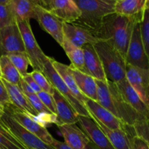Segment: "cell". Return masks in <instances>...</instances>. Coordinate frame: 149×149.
Returning <instances> with one entry per match:
<instances>
[{
  "label": "cell",
  "mask_w": 149,
  "mask_h": 149,
  "mask_svg": "<svg viewBox=\"0 0 149 149\" xmlns=\"http://www.w3.org/2000/svg\"><path fill=\"white\" fill-rule=\"evenodd\" d=\"M140 21L138 17L112 13L104 17L95 36L111 44L125 58L134 26Z\"/></svg>",
  "instance_id": "6da1fadb"
},
{
  "label": "cell",
  "mask_w": 149,
  "mask_h": 149,
  "mask_svg": "<svg viewBox=\"0 0 149 149\" xmlns=\"http://www.w3.org/2000/svg\"><path fill=\"white\" fill-rule=\"evenodd\" d=\"M97 102L122 122L133 127L146 119L134 110L124 99L116 83L96 80Z\"/></svg>",
  "instance_id": "7a4b0ae2"
},
{
  "label": "cell",
  "mask_w": 149,
  "mask_h": 149,
  "mask_svg": "<svg viewBox=\"0 0 149 149\" xmlns=\"http://www.w3.org/2000/svg\"><path fill=\"white\" fill-rule=\"evenodd\" d=\"M81 12L79 18L73 24L87 29L95 35L102 21L115 13L116 1L111 0H74Z\"/></svg>",
  "instance_id": "3957f363"
},
{
  "label": "cell",
  "mask_w": 149,
  "mask_h": 149,
  "mask_svg": "<svg viewBox=\"0 0 149 149\" xmlns=\"http://www.w3.org/2000/svg\"><path fill=\"white\" fill-rule=\"evenodd\" d=\"M94 47L101 61L108 81L118 83L126 79V61L118 49L105 41L97 42Z\"/></svg>",
  "instance_id": "277c9868"
},
{
  "label": "cell",
  "mask_w": 149,
  "mask_h": 149,
  "mask_svg": "<svg viewBox=\"0 0 149 149\" xmlns=\"http://www.w3.org/2000/svg\"><path fill=\"white\" fill-rule=\"evenodd\" d=\"M29 21L30 20L17 21L16 23L20 29L24 44L25 52L27 54L30 60L31 65L33 70L42 72L44 65L47 60L48 56L44 53L38 45L34 35L32 32Z\"/></svg>",
  "instance_id": "5b68a950"
},
{
  "label": "cell",
  "mask_w": 149,
  "mask_h": 149,
  "mask_svg": "<svg viewBox=\"0 0 149 149\" xmlns=\"http://www.w3.org/2000/svg\"><path fill=\"white\" fill-rule=\"evenodd\" d=\"M52 58L50 57H47V60L45 62V65H44L43 71L42 73L48 79L49 82L51 83L55 90H56L58 93H61L67 100L70 103V104L72 106L74 110L77 111L80 116H90V113L86 109L84 106H83L71 93L70 91L69 88L67 87L65 83L61 78V76L59 75L56 70L54 68L52 65Z\"/></svg>",
  "instance_id": "8992f818"
},
{
  "label": "cell",
  "mask_w": 149,
  "mask_h": 149,
  "mask_svg": "<svg viewBox=\"0 0 149 149\" xmlns=\"http://www.w3.org/2000/svg\"><path fill=\"white\" fill-rule=\"evenodd\" d=\"M1 121L13 136L28 149H55L27 130L6 112L4 111Z\"/></svg>",
  "instance_id": "52a82bcc"
},
{
  "label": "cell",
  "mask_w": 149,
  "mask_h": 149,
  "mask_svg": "<svg viewBox=\"0 0 149 149\" xmlns=\"http://www.w3.org/2000/svg\"><path fill=\"white\" fill-rule=\"evenodd\" d=\"M4 111L10 115L20 125H22L23 127L26 128L33 135L37 136L45 143L50 146L52 145L54 138L48 132L46 127L38 122L36 119H34V117L26 114L12 104L4 107Z\"/></svg>",
  "instance_id": "ba28073f"
},
{
  "label": "cell",
  "mask_w": 149,
  "mask_h": 149,
  "mask_svg": "<svg viewBox=\"0 0 149 149\" xmlns=\"http://www.w3.org/2000/svg\"><path fill=\"white\" fill-rule=\"evenodd\" d=\"M140 22L135 24L127 51V65L149 70V61L146 53L140 30Z\"/></svg>",
  "instance_id": "9c48e42d"
},
{
  "label": "cell",
  "mask_w": 149,
  "mask_h": 149,
  "mask_svg": "<svg viewBox=\"0 0 149 149\" xmlns=\"http://www.w3.org/2000/svg\"><path fill=\"white\" fill-rule=\"evenodd\" d=\"M85 107L90 113V116L94 117L104 126L110 130H121L126 132L134 131L133 127L126 125L109 111L103 108L95 100L87 99L85 102Z\"/></svg>",
  "instance_id": "30bf717a"
},
{
  "label": "cell",
  "mask_w": 149,
  "mask_h": 149,
  "mask_svg": "<svg viewBox=\"0 0 149 149\" xmlns=\"http://www.w3.org/2000/svg\"><path fill=\"white\" fill-rule=\"evenodd\" d=\"M36 20L42 29L61 46L64 39L63 22L39 4L36 5Z\"/></svg>",
  "instance_id": "8fae6325"
},
{
  "label": "cell",
  "mask_w": 149,
  "mask_h": 149,
  "mask_svg": "<svg viewBox=\"0 0 149 149\" xmlns=\"http://www.w3.org/2000/svg\"><path fill=\"white\" fill-rule=\"evenodd\" d=\"M126 79L149 109V70L127 65Z\"/></svg>",
  "instance_id": "7c38bea8"
},
{
  "label": "cell",
  "mask_w": 149,
  "mask_h": 149,
  "mask_svg": "<svg viewBox=\"0 0 149 149\" xmlns=\"http://www.w3.org/2000/svg\"><path fill=\"white\" fill-rule=\"evenodd\" d=\"M25 52L24 44L17 23L0 29V56Z\"/></svg>",
  "instance_id": "4fadbf2b"
},
{
  "label": "cell",
  "mask_w": 149,
  "mask_h": 149,
  "mask_svg": "<svg viewBox=\"0 0 149 149\" xmlns=\"http://www.w3.org/2000/svg\"><path fill=\"white\" fill-rule=\"evenodd\" d=\"M83 132L91 142L100 149H114L104 132L91 116L79 115V122Z\"/></svg>",
  "instance_id": "5bb4252c"
},
{
  "label": "cell",
  "mask_w": 149,
  "mask_h": 149,
  "mask_svg": "<svg viewBox=\"0 0 149 149\" xmlns=\"http://www.w3.org/2000/svg\"><path fill=\"white\" fill-rule=\"evenodd\" d=\"M47 10L63 23H74L81 15L74 0H52Z\"/></svg>",
  "instance_id": "9a60e30c"
},
{
  "label": "cell",
  "mask_w": 149,
  "mask_h": 149,
  "mask_svg": "<svg viewBox=\"0 0 149 149\" xmlns=\"http://www.w3.org/2000/svg\"><path fill=\"white\" fill-rule=\"evenodd\" d=\"M63 34L65 39L80 48L87 45H94L100 41L91 31L73 23H63Z\"/></svg>",
  "instance_id": "2e32d148"
},
{
  "label": "cell",
  "mask_w": 149,
  "mask_h": 149,
  "mask_svg": "<svg viewBox=\"0 0 149 149\" xmlns=\"http://www.w3.org/2000/svg\"><path fill=\"white\" fill-rule=\"evenodd\" d=\"M52 96L55 100L57 111L54 123L58 126L66 124L78 123L79 114L69 102L56 90L54 91Z\"/></svg>",
  "instance_id": "e0dca14e"
},
{
  "label": "cell",
  "mask_w": 149,
  "mask_h": 149,
  "mask_svg": "<svg viewBox=\"0 0 149 149\" xmlns=\"http://www.w3.org/2000/svg\"><path fill=\"white\" fill-rule=\"evenodd\" d=\"M85 74L96 80L108 81L103 70L101 61L93 45H87L82 47Z\"/></svg>",
  "instance_id": "ac0fdd59"
},
{
  "label": "cell",
  "mask_w": 149,
  "mask_h": 149,
  "mask_svg": "<svg viewBox=\"0 0 149 149\" xmlns=\"http://www.w3.org/2000/svg\"><path fill=\"white\" fill-rule=\"evenodd\" d=\"M58 129L68 146L74 149H85L90 139L77 124L59 125Z\"/></svg>",
  "instance_id": "d6986e66"
},
{
  "label": "cell",
  "mask_w": 149,
  "mask_h": 149,
  "mask_svg": "<svg viewBox=\"0 0 149 149\" xmlns=\"http://www.w3.org/2000/svg\"><path fill=\"white\" fill-rule=\"evenodd\" d=\"M116 84L125 101L140 115L145 118H149V109L143 102L132 86L129 84L127 79Z\"/></svg>",
  "instance_id": "ffe728a7"
},
{
  "label": "cell",
  "mask_w": 149,
  "mask_h": 149,
  "mask_svg": "<svg viewBox=\"0 0 149 149\" xmlns=\"http://www.w3.org/2000/svg\"><path fill=\"white\" fill-rule=\"evenodd\" d=\"M1 79L7 89L12 105L32 117H38L39 116V113L33 109L26 95L19 88L18 86L10 84L3 79Z\"/></svg>",
  "instance_id": "44dd1931"
},
{
  "label": "cell",
  "mask_w": 149,
  "mask_h": 149,
  "mask_svg": "<svg viewBox=\"0 0 149 149\" xmlns=\"http://www.w3.org/2000/svg\"><path fill=\"white\" fill-rule=\"evenodd\" d=\"M92 118L107 136L114 149H132V138L135 135V131L126 132L121 130H110L94 117Z\"/></svg>",
  "instance_id": "7402d4cb"
},
{
  "label": "cell",
  "mask_w": 149,
  "mask_h": 149,
  "mask_svg": "<svg viewBox=\"0 0 149 149\" xmlns=\"http://www.w3.org/2000/svg\"><path fill=\"white\" fill-rule=\"evenodd\" d=\"M149 0H117L114 10L117 14L129 17L142 18L143 14L148 9Z\"/></svg>",
  "instance_id": "603a6c76"
},
{
  "label": "cell",
  "mask_w": 149,
  "mask_h": 149,
  "mask_svg": "<svg viewBox=\"0 0 149 149\" xmlns=\"http://www.w3.org/2000/svg\"><path fill=\"white\" fill-rule=\"evenodd\" d=\"M71 74L75 79L80 92L89 99L97 101V84L96 79L88 74L79 71L70 65Z\"/></svg>",
  "instance_id": "cb8c5ba5"
},
{
  "label": "cell",
  "mask_w": 149,
  "mask_h": 149,
  "mask_svg": "<svg viewBox=\"0 0 149 149\" xmlns=\"http://www.w3.org/2000/svg\"><path fill=\"white\" fill-rule=\"evenodd\" d=\"M52 65H53L54 68L56 70L57 72L59 74L61 78L65 83L67 87L69 88L70 91L73 94V95L83 105L85 106V102L87 100V97L84 96L82 93L80 92L79 89L77 87V84L76 83L75 79H74V77H73L72 74H71V68H70L69 65H65L63 63L58 62V61L52 60Z\"/></svg>",
  "instance_id": "d4e9b609"
},
{
  "label": "cell",
  "mask_w": 149,
  "mask_h": 149,
  "mask_svg": "<svg viewBox=\"0 0 149 149\" xmlns=\"http://www.w3.org/2000/svg\"><path fill=\"white\" fill-rule=\"evenodd\" d=\"M32 0H10L9 5L17 21L36 19V5Z\"/></svg>",
  "instance_id": "484cf974"
},
{
  "label": "cell",
  "mask_w": 149,
  "mask_h": 149,
  "mask_svg": "<svg viewBox=\"0 0 149 149\" xmlns=\"http://www.w3.org/2000/svg\"><path fill=\"white\" fill-rule=\"evenodd\" d=\"M61 47L64 49L66 55L71 61V65L79 71L85 73L84 52H83L82 48L75 46L65 37H64L63 42Z\"/></svg>",
  "instance_id": "4316f807"
},
{
  "label": "cell",
  "mask_w": 149,
  "mask_h": 149,
  "mask_svg": "<svg viewBox=\"0 0 149 149\" xmlns=\"http://www.w3.org/2000/svg\"><path fill=\"white\" fill-rule=\"evenodd\" d=\"M1 79L10 84L19 86L22 77L7 55L0 56Z\"/></svg>",
  "instance_id": "83f0119b"
},
{
  "label": "cell",
  "mask_w": 149,
  "mask_h": 149,
  "mask_svg": "<svg viewBox=\"0 0 149 149\" xmlns=\"http://www.w3.org/2000/svg\"><path fill=\"white\" fill-rule=\"evenodd\" d=\"M0 149H28L6 128L0 120Z\"/></svg>",
  "instance_id": "f1b7e54d"
},
{
  "label": "cell",
  "mask_w": 149,
  "mask_h": 149,
  "mask_svg": "<svg viewBox=\"0 0 149 149\" xmlns=\"http://www.w3.org/2000/svg\"><path fill=\"white\" fill-rule=\"evenodd\" d=\"M12 63L15 65L16 69L22 77L28 74V68L31 65L30 60L25 52H16L7 55Z\"/></svg>",
  "instance_id": "f546056e"
},
{
  "label": "cell",
  "mask_w": 149,
  "mask_h": 149,
  "mask_svg": "<svg viewBox=\"0 0 149 149\" xmlns=\"http://www.w3.org/2000/svg\"><path fill=\"white\" fill-rule=\"evenodd\" d=\"M140 30L146 53L149 61V10L146 9L140 21Z\"/></svg>",
  "instance_id": "4dcf8cb0"
},
{
  "label": "cell",
  "mask_w": 149,
  "mask_h": 149,
  "mask_svg": "<svg viewBox=\"0 0 149 149\" xmlns=\"http://www.w3.org/2000/svg\"><path fill=\"white\" fill-rule=\"evenodd\" d=\"M31 77H33V79L36 82L39 87H40L41 90L46 93H49L51 95H53L54 91H55V88L51 84L48 79L44 75V74L41 71H36V70H33L32 72L30 73Z\"/></svg>",
  "instance_id": "1f68e13d"
},
{
  "label": "cell",
  "mask_w": 149,
  "mask_h": 149,
  "mask_svg": "<svg viewBox=\"0 0 149 149\" xmlns=\"http://www.w3.org/2000/svg\"><path fill=\"white\" fill-rule=\"evenodd\" d=\"M135 135L145 141L149 147V118L140 121L133 126Z\"/></svg>",
  "instance_id": "d6a6232c"
},
{
  "label": "cell",
  "mask_w": 149,
  "mask_h": 149,
  "mask_svg": "<svg viewBox=\"0 0 149 149\" xmlns=\"http://www.w3.org/2000/svg\"><path fill=\"white\" fill-rule=\"evenodd\" d=\"M16 23L15 18L9 4H0V29Z\"/></svg>",
  "instance_id": "836d02e7"
},
{
  "label": "cell",
  "mask_w": 149,
  "mask_h": 149,
  "mask_svg": "<svg viewBox=\"0 0 149 149\" xmlns=\"http://www.w3.org/2000/svg\"><path fill=\"white\" fill-rule=\"evenodd\" d=\"M26 95V97H27L29 101L30 102L32 107H33V109L39 113V115L46 114L47 115V116H52V115H53L49 110H48L47 108L43 104L42 100H41L40 99H39V97H38L37 94L33 93V94H29Z\"/></svg>",
  "instance_id": "e575fe53"
},
{
  "label": "cell",
  "mask_w": 149,
  "mask_h": 149,
  "mask_svg": "<svg viewBox=\"0 0 149 149\" xmlns=\"http://www.w3.org/2000/svg\"><path fill=\"white\" fill-rule=\"evenodd\" d=\"M38 97H39L43 104L47 108L48 110L54 115L56 116L57 111H56V106H55V100L53 98L52 95L49 94V93H46V92L41 91L39 93H37Z\"/></svg>",
  "instance_id": "d590c367"
},
{
  "label": "cell",
  "mask_w": 149,
  "mask_h": 149,
  "mask_svg": "<svg viewBox=\"0 0 149 149\" xmlns=\"http://www.w3.org/2000/svg\"><path fill=\"white\" fill-rule=\"evenodd\" d=\"M12 104L10 97L7 93V89L3 83L2 79L0 78V107L4 109L8 105Z\"/></svg>",
  "instance_id": "8d00e7d4"
},
{
  "label": "cell",
  "mask_w": 149,
  "mask_h": 149,
  "mask_svg": "<svg viewBox=\"0 0 149 149\" xmlns=\"http://www.w3.org/2000/svg\"><path fill=\"white\" fill-rule=\"evenodd\" d=\"M22 78H23V80H24V81H26L28 84H29V87H30L33 90V92H34L35 93H36V94H37V93H39V92L42 91L40 89V87L38 86L37 84H36V82L35 81V80L33 79V77H31V75L30 73H28L26 76H24V77H22Z\"/></svg>",
  "instance_id": "74e56055"
},
{
  "label": "cell",
  "mask_w": 149,
  "mask_h": 149,
  "mask_svg": "<svg viewBox=\"0 0 149 149\" xmlns=\"http://www.w3.org/2000/svg\"><path fill=\"white\" fill-rule=\"evenodd\" d=\"M132 149H149V147L145 141L135 135L132 138Z\"/></svg>",
  "instance_id": "f35d334b"
},
{
  "label": "cell",
  "mask_w": 149,
  "mask_h": 149,
  "mask_svg": "<svg viewBox=\"0 0 149 149\" xmlns=\"http://www.w3.org/2000/svg\"><path fill=\"white\" fill-rule=\"evenodd\" d=\"M19 88L22 90L23 93L25 95H29V94H33L35 93L33 92V90L29 86V84L26 82V81L23 80V78H21V80L20 81V84H19Z\"/></svg>",
  "instance_id": "ab89813d"
},
{
  "label": "cell",
  "mask_w": 149,
  "mask_h": 149,
  "mask_svg": "<svg viewBox=\"0 0 149 149\" xmlns=\"http://www.w3.org/2000/svg\"><path fill=\"white\" fill-rule=\"evenodd\" d=\"M52 147L55 149H74L71 148L70 146H68L66 143H65L64 142H61V141H57L56 139L54 138L53 142L52 143Z\"/></svg>",
  "instance_id": "60d3db41"
},
{
  "label": "cell",
  "mask_w": 149,
  "mask_h": 149,
  "mask_svg": "<svg viewBox=\"0 0 149 149\" xmlns=\"http://www.w3.org/2000/svg\"><path fill=\"white\" fill-rule=\"evenodd\" d=\"M39 1H40V5L41 6L44 7L45 8L48 9V7H49V4H50V2L52 0H39Z\"/></svg>",
  "instance_id": "b9f144b4"
},
{
  "label": "cell",
  "mask_w": 149,
  "mask_h": 149,
  "mask_svg": "<svg viewBox=\"0 0 149 149\" xmlns=\"http://www.w3.org/2000/svg\"><path fill=\"white\" fill-rule=\"evenodd\" d=\"M85 149H100V148H97V147L95 145V144L93 143V142H91V141H90V142L87 143V146H86Z\"/></svg>",
  "instance_id": "7bdbcfd3"
},
{
  "label": "cell",
  "mask_w": 149,
  "mask_h": 149,
  "mask_svg": "<svg viewBox=\"0 0 149 149\" xmlns=\"http://www.w3.org/2000/svg\"><path fill=\"white\" fill-rule=\"evenodd\" d=\"M10 0H0V4L2 5H6V4H9Z\"/></svg>",
  "instance_id": "ee69618b"
},
{
  "label": "cell",
  "mask_w": 149,
  "mask_h": 149,
  "mask_svg": "<svg viewBox=\"0 0 149 149\" xmlns=\"http://www.w3.org/2000/svg\"><path fill=\"white\" fill-rule=\"evenodd\" d=\"M3 114H4V109L0 107V120L1 119V117H2Z\"/></svg>",
  "instance_id": "f6af8a7d"
},
{
  "label": "cell",
  "mask_w": 149,
  "mask_h": 149,
  "mask_svg": "<svg viewBox=\"0 0 149 149\" xmlns=\"http://www.w3.org/2000/svg\"><path fill=\"white\" fill-rule=\"evenodd\" d=\"M32 1H34V2L36 3V4H39V5H40V1H39V0H32Z\"/></svg>",
  "instance_id": "bcb514c9"
},
{
  "label": "cell",
  "mask_w": 149,
  "mask_h": 149,
  "mask_svg": "<svg viewBox=\"0 0 149 149\" xmlns=\"http://www.w3.org/2000/svg\"><path fill=\"white\" fill-rule=\"evenodd\" d=\"M0 78L1 79V65H0Z\"/></svg>",
  "instance_id": "7dc6e473"
},
{
  "label": "cell",
  "mask_w": 149,
  "mask_h": 149,
  "mask_svg": "<svg viewBox=\"0 0 149 149\" xmlns=\"http://www.w3.org/2000/svg\"><path fill=\"white\" fill-rule=\"evenodd\" d=\"M111 1H116L117 0H111Z\"/></svg>",
  "instance_id": "c3c4849f"
},
{
  "label": "cell",
  "mask_w": 149,
  "mask_h": 149,
  "mask_svg": "<svg viewBox=\"0 0 149 149\" xmlns=\"http://www.w3.org/2000/svg\"><path fill=\"white\" fill-rule=\"evenodd\" d=\"M148 9L149 10V4H148Z\"/></svg>",
  "instance_id": "681fc988"
}]
</instances>
